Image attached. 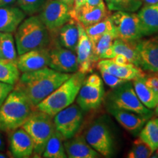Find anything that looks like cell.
Wrapping results in <instances>:
<instances>
[{
  "mask_svg": "<svg viewBox=\"0 0 158 158\" xmlns=\"http://www.w3.org/2000/svg\"><path fill=\"white\" fill-rule=\"evenodd\" d=\"M138 138L149 146L153 154L158 149V118H150L142 128Z\"/></svg>",
  "mask_w": 158,
  "mask_h": 158,
  "instance_id": "obj_26",
  "label": "cell"
},
{
  "mask_svg": "<svg viewBox=\"0 0 158 158\" xmlns=\"http://www.w3.org/2000/svg\"><path fill=\"white\" fill-rule=\"evenodd\" d=\"M85 139L95 151L105 157H112L114 142L111 130L103 117L98 118L90 124L85 134Z\"/></svg>",
  "mask_w": 158,
  "mask_h": 158,
  "instance_id": "obj_7",
  "label": "cell"
},
{
  "mask_svg": "<svg viewBox=\"0 0 158 158\" xmlns=\"http://www.w3.org/2000/svg\"><path fill=\"white\" fill-rule=\"evenodd\" d=\"M144 5H152V4H155L158 2V0H141Z\"/></svg>",
  "mask_w": 158,
  "mask_h": 158,
  "instance_id": "obj_44",
  "label": "cell"
},
{
  "mask_svg": "<svg viewBox=\"0 0 158 158\" xmlns=\"http://www.w3.org/2000/svg\"><path fill=\"white\" fill-rule=\"evenodd\" d=\"M140 57V68L143 70L158 73V35L136 42Z\"/></svg>",
  "mask_w": 158,
  "mask_h": 158,
  "instance_id": "obj_14",
  "label": "cell"
},
{
  "mask_svg": "<svg viewBox=\"0 0 158 158\" xmlns=\"http://www.w3.org/2000/svg\"><path fill=\"white\" fill-rule=\"evenodd\" d=\"M46 0H18L17 4L25 13L33 15L41 9Z\"/></svg>",
  "mask_w": 158,
  "mask_h": 158,
  "instance_id": "obj_34",
  "label": "cell"
},
{
  "mask_svg": "<svg viewBox=\"0 0 158 158\" xmlns=\"http://www.w3.org/2000/svg\"><path fill=\"white\" fill-rule=\"evenodd\" d=\"M32 110L24 94L13 89L0 106V130L10 132L21 127Z\"/></svg>",
  "mask_w": 158,
  "mask_h": 158,
  "instance_id": "obj_4",
  "label": "cell"
},
{
  "mask_svg": "<svg viewBox=\"0 0 158 158\" xmlns=\"http://www.w3.org/2000/svg\"><path fill=\"white\" fill-rule=\"evenodd\" d=\"M59 44L76 52L79 39V24L73 19L63 25L58 31Z\"/></svg>",
  "mask_w": 158,
  "mask_h": 158,
  "instance_id": "obj_24",
  "label": "cell"
},
{
  "mask_svg": "<svg viewBox=\"0 0 158 158\" xmlns=\"http://www.w3.org/2000/svg\"><path fill=\"white\" fill-rule=\"evenodd\" d=\"M108 16V8L105 3L95 7L84 5L76 13H71V18L76 20L84 27L94 24Z\"/></svg>",
  "mask_w": 158,
  "mask_h": 158,
  "instance_id": "obj_21",
  "label": "cell"
},
{
  "mask_svg": "<svg viewBox=\"0 0 158 158\" xmlns=\"http://www.w3.org/2000/svg\"><path fill=\"white\" fill-rule=\"evenodd\" d=\"M85 1L86 0H74L73 8L71 10V13H75L79 10V9L84 5Z\"/></svg>",
  "mask_w": 158,
  "mask_h": 158,
  "instance_id": "obj_39",
  "label": "cell"
},
{
  "mask_svg": "<svg viewBox=\"0 0 158 158\" xmlns=\"http://www.w3.org/2000/svg\"><path fill=\"white\" fill-rule=\"evenodd\" d=\"M25 16L26 13L19 7H0V32H15Z\"/></svg>",
  "mask_w": 158,
  "mask_h": 158,
  "instance_id": "obj_22",
  "label": "cell"
},
{
  "mask_svg": "<svg viewBox=\"0 0 158 158\" xmlns=\"http://www.w3.org/2000/svg\"><path fill=\"white\" fill-rule=\"evenodd\" d=\"M71 75L58 72L47 67L37 70L23 73L15 84L14 89L22 92L33 108H35L68 80Z\"/></svg>",
  "mask_w": 158,
  "mask_h": 158,
  "instance_id": "obj_1",
  "label": "cell"
},
{
  "mask_svg": "<svg viewBox=\"0 0 158 158\" xmlns=\"http://www.w3.org/2000/svg\"><path fill=\"white\" fill-rule=\"evenodd\" d=\"M114 62H115L116 64H119V65H124L129 63L127 59L123 55H116L115 56H114L113 58L110 59Z\"/></svg>",
  "mask_w": 158,
  "mask_h": 158,
  "instance_id": "obj_38",
  "label": "cell"
},
{
  "mask_svg": "<svg viewBox=\"0 0 158 158\" xmlns=\"http://www.w3.org/2000/svg\"><path fill=\"white\" fill-rule=\"evenodd\" d=\"M14 89V85L0 81V106L2 105L8 94Z\"/></svg>",
  "mask_w": 158,
  "mask_h": 158,
  "instance_id": "obj_36",
  "label": "cell"
},
{
  "mask_svg": "<svg viewBox=\"0 0 158 158\" xmlns=\"http://www.w3.org/2000/svg\"><path fill=\"white\" fill-rule=\"evenodd\" d=\"M20 77V70L15 62L0 58V81L14 85Z\"/></svg>",
  "mask_w": 158,
  "mask_h": 158,
  "instance_id": "obj_30",
  "label": "cell"
},
{
  "mask_svg": "<svg viewBox=\"0 0 158 158\" xmlns=\"http://www.w3.org/2000/svg\"><path fill=\"white\" fill-rule=\"evenodd\" d=\"M106 109L121 124L122 127L133 135H138L146 122L152 117V116L143 115L110 106H106Z\"/></svg>",
  "mask_w": 158,
  "mask_h": 158,
  "instance_id": "obj_15",
  "label": "cell"
},
{
  "mask_svg": "<svg viewBox=\"0 0 158 158\" xmlns=\"http://www.w3.org/2000/svg\"><path fill=\"white\" fill-rule=\"evenodd\" d=\"M15 1L16 0H0V7L11 5V4L14 3Z\"/></svg>",
  "mask_w": 158,
  "mask_h": 158,
  "instance_id": "obj_41",
  "label": "cell"
},
{
  "mask_svg": "<svg viewBox=\"0 0 158 158\" xmlns=\"http://www.w3.org/2000/svg\"><path fill=\"white\" fill-rule=\"evenodd\" d=\"M106 106L127 110L143 115L153 116L154 112L143 106L136 94L130 81L114 88L108 94Z\"/></svg>",
  "mask_w": 158,
  "mask_h": 158,
  "instance_id": "obj_6",
  "label": "cell"
},
{
  "mask_svg": "<svg viewBox=\"0 0 158 158\" xmlns=\"http://www.w3.org/2000/svg\"><path fill=\"white\" fill-rule=\"evenodd\" d=\"M154 153H155V155H156V156H154V157H158V149L157 150V151H155Z\"/></svg>",
  "mask_w": 158,
  "mask_h": 158,
  "instance_id": "obj_46",
  "label": "cell"
},
{
  "mask_svg": "<svg viewBox=\"0 0 158 158\" xmlns=\"http://www.w3.org/2000/svg\"><path fill=\"white\" fill-rule=\"evenodd\" d=\"M100 72L102 76V81L105 82V84L112 89L117 87L119 85L128 81L124 80V79L118 78L117 76H114V75L110 73H108L106 72V71L100 70Z\"/></svg>",
  "mask_w": 158,
  "mask_h": 158,
  "instance_id": "obj_35",
  "label": "cell"
},
{
  "mask_svg": "<svg viewBox=\"0 0 158 158\" xmlns=\"http://www.w3.org/2000/svg\"><path fill=\"white\" fill-rule=\"evenodd\" d=\"M50 62V49L42 48L27 51L19 55L17 67L20 72L26 73L48 67Z\"/></svg>",
  "mask_w": 158,
  "mask_h": 158,
  "instance_id": "obj_16",
  "label": "cell"
},
{
  "mask_svg": "<svg viewBox=\"0 0 158 158\" xmlns=\"http://www.w3.org/2000/svg\"><path fill=\"white\" fill-rule=\"evenodd\" d=\"M110 11H125L135 13L143 5L141 0H106Z\"/></svg>",
  "mask_w": 158,
  "mask_h": 158,
  "instance_id": "obj_31",
  "label": "cell"
},
{
  "mask_svg": "<svg viewBox=\"0 0 158 158\" xmlns=\"http://www.w3.org/2000/svg\"><path fill=\"white\" fill-rule=\"evenodd\" d=\"M133 85L138 99L143 106L149 109L155 108L158 104V92L146 84L145 76L133 79Z\"/></svg>",
  "mask_w": 158,
  "mask_h": 158,
  "instance_id": "obj_25",
  "label": "cell"
},
{
  "mask_svg": "<svg viewBox=\"0 0 158 158\" xmlns=\"http://www.w3.org/2000/svg\"><path fill=\"white\" fill-rule=\"evenodd\" d=\"M116 38H117V35H116L115 29H114L113 30L105 33L97 41V43L93 45V51L94 54L95 55L98 60L102 58V56L106 53V51L109 49Z\"/></svg>",
  "mask_w": 158,
  "mask_h": 158,
  "instance_id": "obj_32",
  "label": "cell"
},
{
  "mask_svg": "<svg viewBox=\"0 0 158 158\" xmlns=\"http://www.w3.org/2000/svg\"><path fill=\"white\" fill-rule=\"evenodd\" d=\"M155 116H158V104H157V106H156V108H155Z\"/></svg>",
  "mask_w": 158,
  "mask_h": 158,
  "instance_id": "obj_45",
  "label": "cell"
},
{
  "mask_svg": "<svg viewBox=\"0 0 158 158\" xmlns=\"http://www.w3.org/2000/svg\"><path fill=\"white\" fill-rule=\"evenodd\" d=\"M0 157H6V156L4 154H0Z\"/></svg>",
  "mask_w": 158,
  "mask_h": 158,
  "instance_id": "obj_47",
  "label": "cell"
},
{
  "mask_svg": "<svg viewBox=\"0 0 158 158\" xmlns=\"http://www.w3.org/2000/svg\"><path fill=\"white\" fill-rule=\"evenodd\" d=\"M152 155L153 152L149 146L138 138L133 142L127 157L129 158H148L151 157Z\"/></svg>",
  "mask_w": 158,
  "mask_h": 158,
  "instance_id": "obj_33",
  "label": "cell"
},
{
  "mask_svg": "<svg viewBox=\"0 0 158 158\" xmlns=\"http://www.w3.org/2000/svg\"><path fill=\"white\" fill-rule=\"evenodd\" d=\"M143 37L158 34V2L144 5L138 11Z\"/></svg>",
  "mask_w": 158,
  "mask_h": 158,
  "instance_id": "obj_23",
  "label": "cell"
},
{
  "mask_svg": "<svg viewBox=\"0 0 158 158\" xmlns=\"http://www.w3.org/2000/svg\"><path fill=\"white\" fill-rule=\"evenodd\" d=\"M86 74L76 72L36 106V109L52 117L74 102Z\"/></svg>",
  "mask_w": 158,
  "mask_h": 158,
  "instance_id": "obj_3",
  "label": "cell"
},
{
  "mask_svg": "<svg viewBox=\"0 0 158 158\" xmlns=\"http://www.w3.org/2000/svg\"><path fill=\"white\" fill-rule=\"evenodd\" d=\"M51 35L38 15H31L24 19L15 31V43L18 54L48 48L51 44Z\"/></svg>",
  "mask_w": 158,
  "mask_h": 158,
  "instance_id": "obj_2",
  "label": "cell"
},
{
  "mask_svg": "<svg viewBox=\"0 0 158 158\" xmlns=\"http://www.w3.org/2000/svg\"><path fill=\"white\" fill-rule=\"evenodd\" d=\"M114 29V24L109 15L94 24L84 27L85 31L92 42V47L105 33L113 30Z\"/></svg>",
  "mask_w": 158,
  "mask_h": 158,
  "instance_id": "obj_28",
  "label": "cell"
},
{
  "mask_svg": "<svg viewBox=\"0 0 158 158\" xmlns=\"http://www.w3.org/2000/svg\"><path fill=\"white\" fill-rule=\"evenodd\" d=\"M105 98L102 79L97 73L85 78L76 98L77 105L84 111L95 110L100 107Z\"/></svg>",
  "mask_w": 158,
  "mask_h": 158,
  "instance_id": "obj_8",
  "label": "cell"
},
{
  "mask_svg": "<svg viewBox=\"0 0 158 158\" xmlns=\"http://www.w3.org/2000/svg\"><path fill=\"white\" fill-rule=\"evenodd\" d=\"M97 68L126 81H133L138 77L146 76L143 70L132 63L124 65L116 64L110 59H102L98 62Z\"/></svg>",
  "mask_w": 158,
  "mask_h": 158,
  "instance_id": "obj_18",
  "label": "cell"
},
{
  "mask_svg": "<svg viewBox=\"0 0 158 158\" xmlns=\"http://www.w3.org/2000/svg\"><path fill=\"white\" fill-rule=\"evenodd\" d=\"M0 58H2V57H1V55H0Z\"/></svg>",
  "mask_w": 158,
  "mask_h": 158,
  "instance_id": "obj_48",
  "label": "cell"
},
{
  "mask_svg": "<svg viewBox=\"0 0 158 158\" xmlns=\"http://www.w3.org/2000/svg\"><path fill=\"white\" fill-rule=\"evenodd\" d=\"M71 10L59 0H46L40 10L38 16L51 35H54L72 19Z\"/></svg>",
  "mask_w": 158,
  "mask_h": 158,
  "instance_id": "obj_9",
  "label": "cell"
},
{
  "mask_svg": "<svg viewBox=\"0 0 158 158\" xmlns=\"http://www.w3.org/2000/svg\"><path fill=\"white\" fill-rule=\"evenodd\" d=\"M48 67L53 70L64 73L78 72V62L76 53L60 45L50 50V62Z\"/></svg>",
  "mask_w": 158,
  "mask_h": 158,
  "instance_id": "obj_13",
  "label": "cell"
},
{
  "mask_svg": "<svg viewBox=\"0 0 158 158\" xmlns=\"http://www.w3.org/2000/svg\"><path fill=\"white\" fill-rule=\"evenodd\" d=\"M0 55L2 59L17 62V49L11 33L0 32Z\"/></svg>",
  "mask_w": 158,
  "mask_h": 158,
  "instance_id": "obj_29",
  "label": "cell"
},
{
  "mask_svg": "<svg viewBox=\"0 0 158 158\" xmlns=\"http://www.w3.org/2000/svg\"><path fill=\"white\" fill-rule=\"evenodd\" d=\"M83 111L77 104H71L53 117L55 130L64 141L76 135L81 127L84 119Z\"/></svg>",
  "mask_w": 158,
  "mask_h": 158,
  "instance_id": "obj_10",
  "label": "cell"
},
{
  "mask_svg": "<svg viewBox=\"0 0 158 158\" xmlns=\"http://www.w3.org/2000/svg\"><path fill=\"white\" fill-rule=\"evenodd\" d=\"M21 127L31 137L34 143L33 153L38 157L43 155L47 141L56 130L52 116L37 109L32 110Z\"/></svg>",
  "mask_w": 158,
  "mask_h": 158,
  "instance_id": "obj_5",
  "label": "cell"
},
{
  "mask_svg": "<svg viewBox=\"0 0 158 158\" xmlns=\"http://www.w3.org/2000/svg\"><path fill=\"white\" fill-rule=\"evenodd\" d=\"M103 3H105L103 0H86L84 5L89 6V7H95Z\"/></svg>",
  "mask_w": 158,
  "mask_h": 158,
  "instance_id": "obj_40",
  "label": "cell"
},
{
  "mask_svg": "<svg viewBox=\"0 0 158 158\" xmlns=\"http://www.w3.org/2000/svg\"><path fill=\"white\" fill-rule=\"evenodd\" d=\"M64 147L67 157L70 158H97L100 155L86 142L84 137L75 135L65 140Z\"/></svg>",
  "mask_w": 158,
  "mask_h": 158,
  "instance_id": "obj_20",
  "label": "cell"
},
{
  "mask_svg": "<svg viewBox=\"0 0 158 158\" xmlns=\"http://www.w3.org/2000/svg\"><path fill=\"white\" fill-rule=\"evenodd\" d=\"M5 147V142L2 134L0 133V152L3 151Z\"/></svg>",
  "mask_w": 158,
  "mask_h": 158,
  "instance_id": "obj_42",
  "label": "cell"
},
{
  "mask_svg": "<svg viewBox=\"0 0 158 158\" xmlns=\"http://www.w3.org/2000/svg\"><path fill=\"white\" fill-rule=\"evenodd\" d=\"M145 83L150 88L158 92V73H152L149 76H145Z\"/></svg>",
  "mask_w": 158,
  "mask_h": 158,
  "instance_id": "obj_37",
  "label": "cell"
},
{
  "mask_svg": "<svg viewBox=\"0 0 158 158\" xmlns=\"http://www.w3.org/2000/svg\"><path fill=\"white\" fill-rule=\"evenodd\" d=\"M136 42L137 40L125 41L116 38L109 49L106 51L102 59H111L116 55H123L127 59L130 63L140 68V57Z\"/></svg>",
  "mask_w": 158,
  "mask_h": 158,
  "instance_id": "obj_19",
  "label": "cell"
},
{
  "mask_svg": "<svg viewBox=\"0 0 158 158\" xmlns=\"http://www.w3.org/2000/svg\"><path fill=\"white\" fill-rule=\"evenodd\" d=\"M59 1L62 2L63 3L66 4L67 5L70 7V9L73 8V5H74V0H59Z\"/></svg>",
  "mask_w": 158,
  "mask_h": 158,
  "instance_id": "obj_43",
  "label": "cell"
},
{
  "mask_svg": "<svg viewBox=\"0 0 158 158\" xmlns=\"http://www.w3.org/2000/svg\"><path fill=\"white\" fill-rule=\"evenodd\" d=\"M63 138L58 132L55 130L48 141H47L43 157L45 158H65L67 154L65 152Z\"/></svg>",
  "mask_w": 158,
  "mask_h": 158,
  "instance_id": "obj_27",
  "label": "cell"
},
{
  "mask_svg": "<svg viewBox=\"0 0 158 158\" xmlns=\"http://www.w3.org/2000/svg\"><path fill=\"white\" fill-rule=\"evenodd\" d=\"M110 18L116 30L117 38L125 41H136L143 37L140 20L136 13L114 11Z\"/></svg>",
  "mask_w": 158,
  "mask_h": 158,
  "instance_id": "obj_11",
  "label": "cell"
},
{
  "mask_svg": "<svg viewBox=\"0 0 158 158\" xmlns=\"http://www.w3.org/2000/svg\"><path fill=\"white\" fill-rule=\"evenodd\" d=\"M9 149L13 157L27 158L34 152V143L28 133L22 127L9 132Z\"/></svg>",
  "mask_w": 158,
  "mask_h": 158,
  "instance_id": "obj_17",
  "label": "cell"
},
{
  "mask_svg": "<svg viewBox=\"0 0 158 158\" xmlns=\"http://www.w3.org/2000/svg\"><path fill=\"white\" fill-rule=\"evenodd\" d=\"M78 24L79 39L76 49L78 62V71L86 75L93 71L95 64L99 60L94 54L92 42L86 35L84 27L80 23Z\"/></svg>",
  "mask_w": 158,
  "mask_h": 158,
  "instance_id": "obj_12",
  "label": "cell"
}]
</instances>
